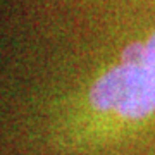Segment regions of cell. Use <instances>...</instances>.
Wrapping results in <instances>:
<instances>
[{
  "label": "cell",
  "instance_id": "obj_1",
  "mask_svg": "<svg viewBox=\"0 0 155 155\" xmlns=\"http://www.w3.org/2000/svg\"><path fill=\"white\" fill-rule=\"evenodd\" d=\"M98 110H114L126 119H141L155 110V69L147 62H122L100 76L90 90Z\"/></svg>",
  "mask_w": 155,
  "mask_h": 155
},
{
  "label": "cell",
  "instance_id": "obj_2",
  "mask_svg": "<svg viewBox=\"0 0 155 155\" xmlns=\"http://www.w3.org/2000/svg\"><path fill=\"white\" fill-rule=\"evenodd\" d=\"M145 62L155 69V33L150 36V40L145 45Z\"/></svg>",
  "mask_w": 155,
  "mask_h": 155
}]
</instances>
